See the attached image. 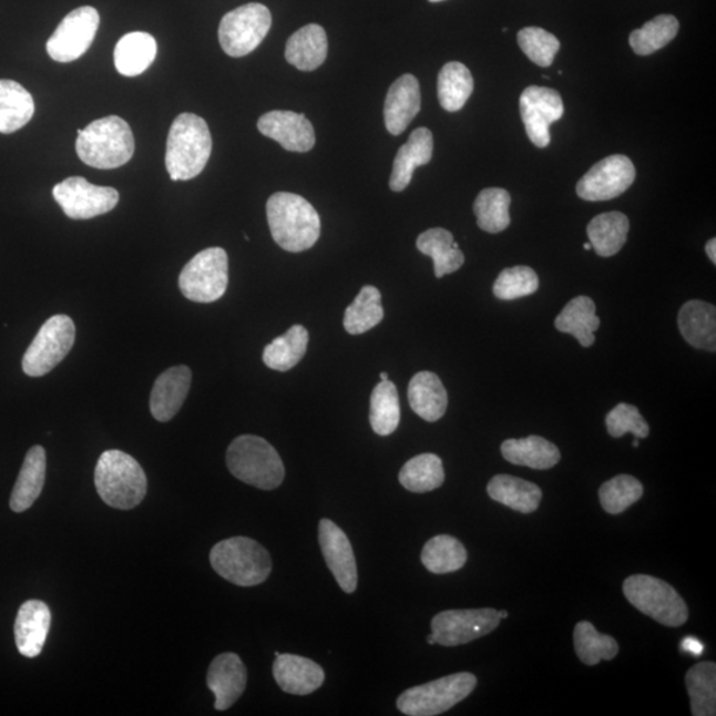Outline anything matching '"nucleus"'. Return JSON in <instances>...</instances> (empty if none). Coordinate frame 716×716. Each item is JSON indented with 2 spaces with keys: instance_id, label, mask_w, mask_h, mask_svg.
<instances>
[{
  "instance_id": "7ed1b4c3",
  "label": "nucleus",
  "mask_w": 716,
  "mask_h": 716,
  "mask_svg": "<svg viewBox=\"0 0 716 716\" xmlns=\"http://www.w3.org/2000/svg\"><path fill=\"white\" fill-rule=\"evenodd\" d=\"M94 485L108 505L132 510L144 501L147 479L136 459L124 451L108 450L94 469Z\"/></svg>"
},
{
  "instance_id": "cd10ccee",
  "label": "nucleus",
  "mask_w": 716,
  "mask_h": 716,
  "mask_svg": "<svg viewBox=\"0 0 716 716\" xmlns=\"http://www.w3.org/2000/svg\"><path fill=\"white\" fill-rule=\"evenodd\" d=\"M408 398L415 413L428 422L441 420L448 409V391L432 371H420L411 378Z\"/></svg>"
},
{
  "instance_id": "0eeeda50",
  "label": "nucleus",
  "mask_w": 716,
  "mask_h": 716,
  "mask_svg": "<svg viewBox=\"0 0 716 716\" xmlns=\"http://www.w3.org/2000/svg\"><path fill=\"white\" fill-rule=\"evenodd\" d=\"M623 590L626 600L636 610L662 625L677 627L688 620L685 600L664 580L648 574H633L625 580Z\"/></svg>"
},
{
  "instance_id": "a211bd4d",
  "label": "nucleus",
  "mask_w": 716,
  "mask_h": 716,
  "mask_svg": "<svg viewBox=\"0 0 716 716\" xmlns=\"http://www.w3.org/2000/svg\"><path fill=\"white\" fill-rule=\"evenodd\" d=\"M263 136L273 139L288 152L306 153L315 146V130L310 121L301 113L273 111L258 121Z\"/></svg>"
},
{
  "instance_id": "6e6552de",
  "label": "nucleus",
  "mask_w": 716,
  "mask_h": 716,
  "mask_svg": "<svg viewBox=\"0 0 716 716\" xmlns=\"http://www.w3.org/2000/svg\"><path fill=\"white\" fill-rule=\"evenodd\" d=\"M478 679L471 673H457L403 692L397 700L398 710L409 716H436L464 700L475 691Z\"/></svg>"
},
{
  "instance_id": "20e7f679",
  "label": "nucleus",
  "mask_w": 716,
  "mask_h": 716,
  "mask_svg": "<svg viewBox=\"0 0 716 716\" xmlns=\"http://www.w3.org/2000/svg\"><path fill=\"white\" fill-rule=\"evenodd\" d=\"M76 152L85 165L110 171L127 164L134 154V136L130 124L119 116L93 121L78 132Z\"/></svg>"
},
{
  "instance_id": "bb28decb",
  "label": "nucleus",
  "mask_w": 716,
  "mask_h": 716,
  "mask_svg": "<svg viewBox=\"0 0 716 716\" xmlns=\"http://www.w3.org/2000/svg\"><path fill=\"white\" fill-rule=\"evenodd\" d=\"M328 55V38L319 24L301 27L288 39L286 59L299 71H315L326 62Z\"/></svg>"
},
{
  "instance_id": "e433bc0d",
  "label": "nucleus",
  "mask_w": 716,
  "mask_h": 716,
  "mask_svg": "<svg viewBox=\"0 0 716 716\" xmlns=\"http://www.w3.org/2000/svg\"><path fill=\"white\" fill-rule=\"evenodd\" d=\"M308 330L303 326H294L288 333L275 339L265 348L263 361L269 369L288 371L301 361L307 354Z\"/></svg>"
},
{
  "instance_id": "f704fd0d",
  "label": "nucleus",
  "mask_w": 716,
  "mask_h": 716,
  "mask_svg": "<svg viewBox=\"0 0 716 716\" xmlns=\"http://www.w3.org/2000/svg\"><path fill=\"white\" fill-rule=\"evenodd\" d=\"M586 233L594 252L610 258L624 247L630 233V219L618 212L600 214L587 225Z\"/></svg>"
},
{
  "instance_id": "b1692460",
  "label": "nucleus",
  "mask_w": 716,
  "mask_h": 716,
  "mask_svg": "<svg viewBox=\"0 0 716 716\" xmlns=\"http://www.w3.org/2000/svg\"><path fill=\"white\" fill-rule=\"evenodd\" d=\"M432 152H434L432 133L428 127H418L396 155L389 181L391 191L403 192L413 178L416 168L429 164Z\"/></svg>"
},
{
  "instance_id": "72a5a7b5",
  "label": "nucleus",
  "mask_w": 716,
  "mask_h": 716,
  "mask_svg": "<svg viewBox=\"0 0 716 716\" xmlns=\"http://www.w3.org/2000/svg\"><path fill=\"white\" fill-rule=\"evenodd\" d=\"M555 327L560 333L576 337L581 347H592L596 341L594 333L600 328L596 304L587 296L574 297L556 317Z\"/></svg>"
},
{
  "instance_id": "2eb2a0df",
  "label": "nucleus",
  "mask_w": 716,
  "mask_h": 716,
  "mask_svg": "<svg viewBox=\"0 0 716 716\" xmlns=\"http://www.w3.org/2000/svg\"><path fill=\"white\" fill-rule=\"evenodd\" d=\"M636 180L633 162L623 154H614L593 165L579 181L576 192L581 200L599 202L620 197Z\"/></svg>"
},
{
  "instance_id": "5701e85b",
  "label": "nucleus",
  "mask_w": 716,
  "mask_h": 716,
  "mask_svg": "<svg viewBox=\"0 0 716 716\" xmlns=\"http://www.w3.org/2000/svg\"><path fill=\"white\" fill-rule=\"evenodd\" d=\"M273 673L282 691L294 695L313 694L326 679V674L319 664L295 654L278 655L274 662Z\"/></svg>"
},
{
  "instance_id": "473e14b6",
  "label": "nucleus",
  "mask_w": 716,
  "mask_h": 716,
  "mask_svg": "<svg viewBox=\"0 0 716 716\" xmlns=\"http://www.w3.org/2000/svg\"><path fill=\"white\" fill-rule=\"evenodd\" d=\"M488 492L492 501L522 513L535 512L543 498L542 489L535 483L504 474L491 479Z\"/></svg>"
},
{
  "instance_id": "79ce46f5",
  "label": "nucleus",
  "mask_w": 716,
  "mask_h": 716,
  "mask_svg": "<svg viewBox=\"0 0 716 716\" xmlns=\"http://www.w3.org/2000/svg\"><path fill=\"white\" fill-rule=\"evenodd\" d=\"M510 205L511 195L504 188H484L474 204L478 226L490 234L504 232L511 223Z\"/></svg>"
},
{
  "instance_id": "423d86ee",
  "label": "nucleus",
  "mask_w": 716,
  "mask_h": 716,
  "mask_svg": "<svg viewBox=\"0 0 716 716\" xmlns=\"http://www.w3.org/2000/svg\"><path fill=\"white\" fill-rule=\"evenodd\" d=\"M211 563L221 577L238 586L263 584L273 571V560L265 546L242 536L215 544Z\"/></svg>"
},
{
  "instance_id": "412c9836",
  "label": "nucleus",
  "mask_w": 716,
  "mask_h": 716,
  "mask_svg": "<svg viewBox=\"0 0 716 716\" xmlns=\"http://www.w3.org/2000/svg\"><path fill=\"white\" fill-rule=\"evenodd\" d=\"M51 627V611L43 601L29 600L20 606L13 626L20 654L35 658L42 653Z\"/></svg>"
},
{
  "instance_id": "a18cd8bd",
  "label": "nucleus",
  "mask_w": 716,
  "mask_h": 716,
  "mask_svg": "<svg viewBox=\"0 0 716 716\" xmlns=\"http://www.w3.org/2000/svg\"><path fill=\"white\" fill-rule=\"evenodd\" d=\"M679 22L673 16H658L644 24L643 29L631 33L630 43L634 52L640 57L652 55V53L664 49L677 37Z\"/></svg>"
},
{
  "instance_id": "7c9ffc66",
  "label": "nucleus",
  "mask_w": 716,
  "mask_h": 716,
  "mask_svg": "<svg viewBox=\"0 0 716 716\" xmlns=\"http://www.w3.org/2000/svg\"><path fill=\"white\" fill-rule=\"evenodd\" d=\"M35 101L23 85L0 79V133L11 134L30 123Z\"/></svg>"
},
{
  "instance_id": "2f4dec72",
  "label": "nucleus",
  "mask_w": 716,
  "mask_h": 716,
  "mask_svg": "<svg viewBox=\"0 0 716 716\" xmlns=\"http://www.w3.org/2000/svg\"><path fill=\"white\" fill-rule=\"evenodd\" d=\"M417 248L434 262L436 278L458 272L463 266L464 255L454 236L444 228H430L418 236Z\"/></svg>"
},
{
  "instance_id": "a878e982",
  "label": "nucleus",
  "mask_w": 716,
  "mask_h": 716,
  "mask_svg": "<svg viewBox=\"0 0 716 716\" xmlns=\"http://www.w3.org/2000/svg\"><path fill=\"white\" fill-rule=\"evenodd\" d=\"M47 454L42 446H33L24 458L18 481L13 485L10 507L13 512H24L42 494L45 483Z\"/></svg>"
},
{
  "instance_id": "f03ea898",
  "label": "nucleus",
  "mask_w": 716,
  "mask_h": 716,
  "mask_svg": "<svg viewBox=\"0 0 716 716\" xmlns=\"http://www.w3.org/2000/svg\"><path fill=\"white\" fill-rule=\"evenodd\" d=\"M213 139L204 119L182 113L168 131L165 165L172 181L197 177L211 160Z\"/></svg>"
},
{
  "instance_id": "58836bf2",
  "label": "nucleus",
  "mask_w": 716,
  "mask_h": 716,
  "mask_svg": "<svg viewBox=\"0 0 716 716\" xmlns=\"http://www.w3.org/2000/svg\"><path fill=\"white\" fill-rule=\"evenodd\" d=\"M421 560L425 569L431 573H451L463 569L468 562V551L458 539L438 535L425 544Z\"/></svg>"
},
{
  "instance_id": "f3484780",
  "label": "nucleus",
  "mask_w": 716,
  "mask_h": 716,
  "mask_svg": "<svg viewBox=\"0 0 716 716\" xmlns=\"http://www.w3.org/2000/svg\"><path fill=\"white\" fill-rule=\"evenodd\" d=\"M319 542L328 569L334 573L337 584L346 593L357 587L356 558L346 532L333 520L323 519L319 524Z\"/></svg>"
},
{
  "instance_id": "dca6fc26",
  "label": "nucleus",
  "mask_w": 716,
  "mask_h": 716,
  "mask_svg": "<svg viewBox=\"0 0 716 716\" xmlns=\"http://www.w3.org/2000/svg\"><path fill=\"white\" fill-rule=\"evenodd\" d=\"M526 136L538 147L551 143L550 126L563 117L564 104L560 93L551 88H526L519 101Z\"/></svg>"
},
{
  "instance_id": "13d9d810",
  "label": "nucleus",
  "mask_w": 716,
  "mask_h": 716,
  "mask_svg": "<svg viewBox=\"0 0 716 716\" xmlns=\"http://www.w3.org/2000/svg\"><path fill=\"white\" fill-rule=\"evenodd\" d=\"M584 248L586 249V252H590V249H592L591 243H585Z\"/></svg>"
},
{
  "instance_id": "a19ab883",
  "label": "nucleus",
  "mask_w": 716,
  "mask_h": 716,
  "mask_svg": "<svg viewBox=\"0 0 716 716\" xmlns=\"http://www.w3.org/2000/svg\"><path fill=\"white\" fill-rule=\"evenodd\" d=\"M383 319L381 293L374 286H365L347 308L344 328L349 335H362L374 329Z\"/></svg>"
},
{
  "instance_id": "1a4fd4ad",
  "label": "nucleus",
  "mask_w": 716,
  "mask_h": 716,
  "mask_svg": "<svg viewBox=\"0 0 716 716\" xmlns=\"http://www.w3.org/2000/svg\"><path fill=\"white\" fill-rule=\"evenodd\" d=\"M182 295L195 303H214L226 294L228 256L221 247L204 249L187 263L180 275Z\"/></svg>"
},
{
  "instance_id": "393cba45",
  "label": "nucleus",
  "mask_w": 716,
  "mask_h": 716,
  "mask_svg": "<svg viewBox=\"0 0 716 716\" xmlns=\"http://www.w3.org/2000/svg\"><path fill=\"white\" fill-rule=\"evenodd\" d=\"M678 326L682 336L694 348L715 352L716 350V308L700 300L687 301L681 308Z\"/></svg>"
},
{
  "instance_id": "f8f14e48",
  "label": "nucleus",
  "mask_w": 716,
  "mask_h": 716,
  "mask_svg": "<svg viewBox=\"0 0 716 716\" xmlns=\"http://www.w3.org/2000/svg\"><path fill=\"white\" fill-rule=\"evenodd\" d=\"M501 624L499 612L484 610L444 611L431 621L432 637L442 646H459L488 636Z\"/></svg>"
},
{
  "instance_id": "09e8293b",
  "label": "nucleus",
  "mask_w": 716,
  "mask_h": 716,
  "mask_svg": "<svg viewBox=\"0 0 716 716\" xmlns=\"http://www.w3.org/2000/svg\"><path fill=\"white\" fill-rule=\"evenodd\" d=\"M539 288L538 274L531 267L505 268L499 274L494 295L501 300H515L535 294Z\"/></svg>"
},
{
  "instance_id": "603ef678",
  "label": "nucleus",
  "mask_w": 716,
  "mask_h": 716,
  "mask_svg": "<svg viewBox=\"0 0 716 716\" xmlns=\"http://www.w3.org/2000/svg\"><path fill=\"white\" fill-rule=\"evenodd\" d=\"M706 253L708 255V258L716 265V241L710 239L707 242L706 245Z\"/></svg>"
},
{
  "instance_id": "4be33fe9",
  "label": "nucleus",
  "mask_w": 716,
  "mask_h": 716,
  "mask_svg": "<svg viewBox=\"0 0 716 716\" xmlns=\"http://www.w3.org/2000/svg\"><path fill=\"white\" fill-rule=\"evenodd\" d=\"M192 385V370L180 365L162 374L154 382L151 395L152 416L158 422H168L177 416L186 401Z\"/></svg>"
},
{
  "instance_id": "aec40b11",
  "label": "nucleus",
  "mask_w": 716,
  "mask_h": 716,
  "mask_svg": "<svg viewBox=\"0 0 716 716\" xmlns=\"http://www.w3.org/2000/svg\"><path fill=\"white\" fill-rule=\"evenodd\" d=\"M420 111V83L413 74H403L389 88L387 100H385V126L393 136H400Z\"/></svg>"
},
{
  "instance_id": "4d7b16f0",
  "label": "nucleus",
  "mask_w": 716,
  "mask_h": 716,
  "mask_svg": "<svg viewBox=\"0 0 716 716\" xmlns=\"http://www.w3.org/2000/svg\"><path fill=\"white\" fill-rule=\"evenodd\" d=\"M638 446H640L638 439L634 438L633 448H638Z\"/></svg>"
},
{
  "instance_id": "c756f323",
  "label": "nucleus",
  "mask_w": 716,
  "mask_h": 716,
  "mask_svg": "<svg viewBox=\"0 0 716 716\" xmlns=\"http://www.w3.org/2000/svg\"><path fill=\"white\" fill-rule=\"evenodd\" d=\"M157 57V42L147 32L126 33L114 49V65L126 78L144 73Z\"/></svg>"
},
{
  "instance_id": "4468645a",
  "label": "nucleus",
  "mask_w": 716,
  "mask_h": 716,
  "mask_svg": "<svg viewBox=\"0 0 716 716\" xmlns=\"http://www.w3.org/2000/svg\"><path fill=\"white\" fill-rule=\"evenodd\" d=\"M53 198L71 219H92L113 211L120 201L116 188L91 184L83 177H70L52 191Z\"/></svg>"
},
{
  "instance_id": "6ab92c4d",
  "label": "nucleus",
  "mask_w": 716,
  "mask_h": 716,
  "mask_svg": "<svg viewBox=\"0 0 716 716\" xmlns=\"http://www.w3.org/2000/svg\"><path fill=\"white\" fill-rule=\"evenodd\" d=\"M247 668L239 655L225 653L218 655L208 667L207 686L215 695V710L225 712L245 693Z\"/></svg>"
},
{
  "instance_id": "37998d69",
  "label": "nucleus",
  "mask_w": 716,
  "mask_h": 716,
  "mask_svg": "<svg viewBox=\"0 0 716 716\" xmlns=\"http://www.w3.org/2000/svg\"><path fill=\"white\" fill-rule=\"evenodd\" d=\"M687 693L691 695L694 716L716 714V665L714 662H699L686 674Z\"/></svg>"
},
{
  "instance_id": "9b49d317",
  "label": "nucleus",
  "mask_w": 716,
  "mask_h": 716,
  "mask_svg": "<svg viewBox=\"0 0 716 716\" xmlns=\"http://www.w3.org/2000/svg\"><path fill=\"white\" fill-rule=\"evenodd\" d=\"M76 327L70 316L55 315L43 324L23 357V371L30 377L50 374L71 352Z\"/></svg>"
},
{
  "instance_id": "4c0bfd02",
  "label": "nucleus",
  "mask_w": 716,
  "mask_h": 716,
  "mask_svg": "<svg viewBox=\"0 0 716 716\" xmlns=\"http://www.w3.org/2000/svg\"><path fill=\"white\" fill-rule=\"evenodd\" d=\"M370 425L377 436L393 434L401 420L400 398L396 385L380 381L370 397Z\"/></svg>"
},
{
  "instance_id": "c85d7f7f",
  "label": "nucleus",
  "mask_w": 716,
  "mask_h": 716,
  "mask_svg": "<svg viewBox=\"0 0 716 716\" xmlns=\"http://www.w3.org/2000/svg\"><path fill=\"white\" fill-rule=\"evenodd\" d=\"M501 450L507 462L526 466L533 470L555 468L562 458L555 444L539 436L507 439Z\"/></svg>"
},
{
  "instance_id": "f257e3e1",
  "label": "nucleus",
  "mask_w": 716,
  "mask_h": 716,
  "mask_svg": "<svg viewBox=\"0 0 716 716\" xmlns=\"http://www.w3.org/2000/svg\"><path fill=\"white\" fill-rule=\"evenodd\" d=\"M267 219L274 241L288 253L306 252L320 238V216L300 195H272L267 202Z\"/></svg>"
},
{
  "instance_id": "ddd939ff",
  "label": "nucleus",
  "mask_w": 716,
  "mask_h": 716,
  "mask_svg": "<svg viewBox=\"0 0 716 716\" xmlns=\"http://www.w3.org/2000/svg\"><path fill=\"white\" fill-rule=\"evenodd\" d=\"M100 16L91 6L80 7L67 16L47 42V52L59 63H71L90 49L96 37Z\"/></svg>"
},
{
  "instance_id": "c03bdc74",
  "label": "nucleus",
  "mask_w": 716,
  "mask_h": 716,
  "mask_svg": "<svg viewBox=\"0 0 716 716\" xmlns=\"http://www.w3.org/2000/svg\"><path fill=\"white\" fill-rule=\"evenodd\" d=\"M573 641L577 657L587 666H596L601 661H612L620 651L616 640L607 634H600L587 621H581L574 627Z\"/></svg>"
},
{
  "instance_id": "3c124183",
  "label": "nucleus",
  "mask_w": 716,
  "mask_h": 716,
  "mask_svg": "<svg viewBox=\"0 0 716 716\" xmlns=\"http://www.w3.org/2000/svg\"><path fill=\"white\" fill-rule=\"evenodd\" d=\"M682 648L694 655H700L702 653H704V645H702L698 640H695L693 637L686 638L684 643H682Z\"/></svg>"
},
{
  "instance_id": "ea45409f",
  "label": "nucleus",
  "mask_w": 716,
  "mask_h": 716,
  "mask_svg": "<svg viewBox=\"0 0 716 716\" xmlns=\"http://www.w3.org/2000/svg\"><path fill=\"white\" fill-rule=\"evenodd\" d=\"M400 483L417 494L434 491L444 482L442 459L436 454H421L411 458L400 471Z\"/></svg>"
},
{
  "instance_id": "5fc2aeb1",
  "label": "nucleus",
  "mask_w": 716,
  "mask_h": 716,
  "mask_svg": "<svg viewBox=\"0 0 716 716\" xmlns=\"http://www.w3.org/2000/svg\"><path fill=\"white\" fill-rule=\"evenodd\" d=\"M429 645H436V640L432 637V634L427 638Z\"/></svg>"
},
{
  "instance_id": "49530a36",
  "label": "nucleus",
  "mask_w": 716,
  "mask_h": 716,
  "mask_svg": "<svg viewBox=\"0 0 716 716\" xmlns=\"http://www.w3.org/2000/svg\"><path fill=\"white\" fill-rule=\"evenodd\" d=\"M644 495V485L632 475H618L601 485L600 503L611 515L623 513Z\"/></svg>"
},
{
  "instance_id": "864d4df0",
  "label": "nucleus",
  "mask_w": 716,
  "mask_h": 716,
  "mask_svg": "<svg viewBox=\"0 0 716 716\" xmlns=\"http://www.w3.org/2000/svg\"><path fill=\"white\" fill-rule=\"evenodd\" d=\"M509 616H510V614L507 611L499 612V617H501V620L509 618Z\"/></svg>"
},
{
  "instance_id": "6e6d98bb",
  "label": "nucleus",
  "mask_w": 716,
  "mask_h": 716,
  "mask_svg": "<svg viewBox=\"0 0 716 716\" xmlns=\"http://www.w3.org/2000/svg\"><path fill=\"white\" fill-rule=\"evenodd\" d=\"M380 378H381V381H388L389 380V376H388V374H385V371H383V374L380 375Z\"/></svg>"
},
{
  "instance_id": "8fccbe9b",
  "label": "nucleus",
  "mask_w": 716,
  "mask_h": 716,
  "mask_svg": "<svg viewBox=\"0 0 716 716\" xmlns=\"http://www.w3.org/2000/svg\"><path fill=\"white\" fill-rule=\"evenodd\" d=\"M606 429L613 438H621L632 432L634 438H646L648 425L641 416L640 410L630 403H618L610 415L606 416Z\"/></svg>"
},
{
  "instance_id": "bf43d9fd",
  "label": "nucleus",
  "mask_w": 716,
  "mask_h": 716,
  "mask_svg": "<svg viewBox=\"0 0 716 716\" xmlns=\"http://www.w3.org/2000/svg\"><path fill=\"white\" fill-rule=\"evenodd\" d=\"M431 3H438V2H443V0H429Z\"/></svg>"
},
{
  "instance_id": "c9c22d12",
  "label": "nucleus",
  "mask_w": 716,
  "mask_h": 716,
  "mask_svg": "<svg viewBox=\"0 0 716 716\" xmlns=\"http://www.w3.org/2000/svg\"><path fill=\"white\" fill-rule=\"evenodd\" d=\"M472 91H474V79L464 64L451 62L439 72L438 100L444 111H461Z\"/></svg>"
},
{
  "instance_id": "de8ad7c7",
  "label": "nucleus",
  "mask_w": 716,
  "mask_h": 716,
  "mask_svg": "<svg viewBox=\"0 0 716 716\" xmlns=\"http://www.w3.org/2000/svg\"><path fill=\"white\" fill-rule=\"evenodd\" d=\"M518 43L526 58L543 69L552 65L560 50L558 38L539 27H525L518 33Z\"/></svg>"
},
{
  "instance_id": "9d476101",
  "label": "nucleus",
  "mask_w": 716,
  "mask_h": 716,
  "mask_svg": "<svg viewBox=\"0 0 716 716\" xmlns=\"http://www.w3.org/2000/svg\"><path fill=\"white\" fill-rule=\"evenodd\" d=\"M273 17L266 6L248 3L226 13L219 24V43L232 58L254 52L272 29Z\"/></svg>"
},
{
  "instance_id": "39448f33",
  "label": "nucleus",
  "mask_w": 716,
  "mask_h": 716,
  "mask_svg": "<svg viewBox=\"0 0 716 716\" xmlns=\"http://www.w3.org/2000/svg\"><path fill=\"white\" fill-rule=\"evenodd\" d=\"M227 468L243 483L275 490L285 481L286 469L278 451L266 439L241 436L228 446Z\"/></svg>"
}]
</instances>
